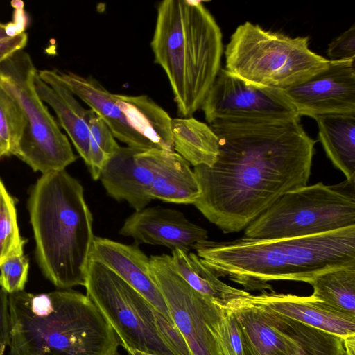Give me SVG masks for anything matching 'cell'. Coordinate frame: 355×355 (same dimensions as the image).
Masks as SVG:
<instances>
[{"label":"cell","instance_id":"obj_6","mask_svg":"<svg viewBox=\"0 0 355 355\" xmlns=\"http://www.w3.org/2000/svg\"><path fill=\"white\" fill-rule=\"evenodd\" d=\"M309 37H291L246 21L225 50V70L257 85L284 91L325 69L329 60L312 51Z\"/></svg>","mask_w":355,"mask_h":355},{"label":"cell","instance_id":"obj_1","mask_svg":"<svg viewBox=\"0 0 355 355\" xmlns=\"http://www.w3.org/2000/svg\"><path fill=\"white\" fill-rule=\"evenodd\" d=\"M211 166H194L195 207L224 233L245 228L285 193L307 185L317 141L300 121H216Z\"/></svg>","mask_w":355,"mask_h":355},{"label":"cell","instance_id":"obj_5","mask_svg":"<svg viewBox=\"0 0 355 355\" xmlns=\"http://www.w3.org/2000/svg\"><path fill=\"white\" fill-rule=\"evenodd\" d=\"M28 205L43 275L61 289L84 286L95 236L81 184L65 170L42 174Z\"/></svg>","mask_w":355,"mask_h":355},{"label":"cell","instance_id":"obj_8","mask_svg":"<svg viewBox=\"0 0 355 355\" xmlns=\"http://www.w3.org/2000/svg\"><path fill=\"white\" fill-rule=\"evenodd\" d=\"M37 71L29 55L21 50L0 64V84L17 101L25 116L15 155L34 171L45 174L64 170L77 157L36 92Z\"/></svg>","mask_w":355,"mask_h":355},{"label":"cell","instance_id":"obj_10","mask_svg":"<svg viewBox=\"0 0 355 355\" xmlns=\"http://www.w3.org/2000/svg\"><path fill=\"white\" fill-rule=\"evenodd\" d=\"M58 73L73 94L103 120L114 138L128 147L173 150L172 119L148 96L113 94L92 78Z\"/></svg>","mask_w":355,"mask_h":355},{"label":"cell","instance_id":"obj_32","mask_svg":"<svg viewBox=\"0 0 355 355\" xmlns=\"http://www.w3.org/2000/svg\"><path fill=\"white\" fill-rule=\"evenodd\" d=\"M28 41V35L23 33L10 37L6 31V24L0 22V64L15 53L23 50Z\"/></svg>","mask_w":355,"mask_h":355},{"label":"cell","instance_id":"obj_19","mask_svg":"<svg viewBox=\"0 0 355 355\" xmlns=\"http://www.w3.org/2000/svg\"><path fill=\"white\" fill-rule=\"evenodd\" d=\"M34 83L38 96L54 110L60 125L87 166L89 132L85 118L86 110L61 80L58 71H37Z\"/></svg>","mask_w":355,"mask_h":355},{"label":"cell","instance_id":"obj_16","mask_svg":"<svg viewBox=\"0 0 355 355\" xmlns=\"http://www.w3.org/2000/svg\"><path fill=\"white\" fill-rule=\"evenodd\" d=\"M89 259L110 269L173 322L164 298L153 279L150 258L137 245H126L110 239L94 236Z\"/></svg>","mask_w":355,"mask_h":355},{"label":"cell","instance_id":"obj_31","mask_svg":"<svg viewBox=\"0 0 355 355\" xmlns=\"http://www.w3.org/2000/svg\"><path fill=\"white\" fill-rule=\"evenodd\" d=\"M224 355H243L240 331L234 313L228 311L222 334Z\"/></svg>","mask_w":355,"mask_h":355},{"label":"cell","instance_id":"obj_20","mask_svg":"<svg viewBox=\"0 0 355 355\" xmlns=\"http://www.w3.org/2000/svg\"><path fill=\"white\" fill-rule=\"evenodd\" d=\"M144 153L153 174L152 200L193 205L200 192L191 164L174 150L152 148Z\"/></svg>","mask_w":355,"mask_h":355},{"label":"cell","instance_id":"obj_29","mask_svg":"<svg viewBox=\"0 0 355 355\" xmlns=\"http://www.w3.org/2000/svg\"><path fill=\"white\" fill-rule=\"evenodd\" d=\"M28 269V259L24 254L8 259L0 267V287L8 295L24 291Z\"/></svg>","mask_w":355,"mask_h":355},{"label":"cell","instance_id":"obj_21","mask_svg":"<svg viewBox=\"0 0 355 355\" xmlns=\"http://www.w3.org/2000/svg\"><path fill=\"white\" fill-rule=\"evenodd\" d=\"M171 259L176 272L195 291L228 311L244 302L251 293L221 281L193 252L172 251Z\"/></svg>","mask_w":355,"mask_h":355},{"label":"cell","instance_id":"obj_22","mask_svg":"<svg viewBox=\"0 0 355 355\" xmlns=\"http://www.w3.org/2000/svg\"><path fill=\"white\" fill-rule=\"evenodd\" d=\"M327 156L347 180L355 179V114H328L314 119Z\"/></svg>","mask_w":355,"mask_h":355},{"label":"cell","instance_id":"obj_28","mask_svg":"<svg viewBox=\"0 0 355 355\" xmlns=\"http://www.w3.org/2000/svg\"><path fill=\"white\" fill-rule=\"evenodd\" d=\"M25 126L21 106L0 84V144L5 155H15Z\"/></svg>","mask_w":355,"mask_h":355},{"label":"cell","instance_id":"obj_34","mask_svg":"<svg viewBox=\"0 0 355 355\" xmlns=\"http://www.w3.org/2000/svg\"><path fill=\"white\" fill-rule=\"evenodd\" d=\"M10 4L15 9L12 23L17 35H20L24 33L28 24V17L24 10V3L20 0H13Z\"/></svg>","mask_w":355,"mask_h":355},{"label":"cell","instance_id":"obj_26","mask_svg":"<svg viewBox=\"0 0 355 355\" xmlns=\"http://www.w3.org/2000/svg\"><path fill=\"white\" fill-rule=\"evenodd\" d=\"M289 319L295 343L292 355H346L339 336Z\"/></svg>","mask_w":355,"mask_h":355},{"label":"cell","instance_id":"obj_11","mask_svg":"<svg viewBox=\"0 0 355 355\" xmlns=\"http://www.w3.org/2000/svg\"><path fill=\"white\" fill-rule=\"evenodd\" d=\"M150 265L191 355H224L222 334L228 310L192 288L175 270L171 255L151 256Z\"/></svg>","mask_w":355,"mask_h":355},{"label":"cell","instance_id":"obj_15","mask_svg":"<svg viewBox=\"0 0 355 355\" xmlns=\"http://www.w3.org/2000/svg\"><path fill=\"white\" fill-rule=\"evenodd\" d=\"M249 297L230 310L240 331L242 354L292 355L295 343L290 319L250 302Z\"/></svg>","mask_w":355,"mask_h":355},{"label":"cell","instance_id":"obj_23","mask_svg":"<svg viewBox=\"0 0 355 355\" xmlns=\"http://www.w3.org/2000/svg\"><path fill=\"white\" fill-rule=\"evenodd\" d=\"M173 150L193 166H211L218 154V138L209 125L193 117L171 119Z\"/></svg>","mask_w":355,"mask_h":355},{"label":"cell","instance_id":"obj_14","mask_svg":"<svg viewBox=\"0 0 355 355\" xmlns=\"http://www.w3.org/2000/svg\"><path fill=\"white\" fill-rule=\"evenodd\" d=\"M123 236L134 239L136 244L162 245L189 252L207 240V231L189 221L183 213L159 206L135 211L119 230Z\"/></svg>","mask_w":355,"mask_h":355},{"label":"cell","instance_id":"obj_9","mask_svg":"<svg viewBox=\"0 0 355 355\" xmlns=\"http://www.w3.org/2000/svg\"><path fill=\"white\" fill-rule=\"evenodd\" d=\"M84 286L126 352L177 355L160 329L162 314L107 267L89 259Z\"/></svg>","mask_w":355,"mask_h":355},{"label":"cell","instance_id":"obj_35","mask_svg":"<svg viewBox=\"0 0 355 355\" xmlns=\"http://www.w3.org/2000/svg\"><path fill=\"white\" fill-rule=\"evenodd\" d=\"M343 345L346 355H355V335L348 336L344 339Z\"/></svg>","mask_w":355,"mask_h":355},{"label":"cell","instance_id":"obj_12","mask_svg":"<svg viewBox=\"0 0 355 355\" xmlns=\"http://www.w3.org/2000/svg\"><path fill=\"white\" fill-rule=\"evenodd\" d=\"M209 124L216 121H291L300 116L284 92L249 83L220 69L202 105Z\"/></svg>","mask_w":355,"mask_h":355},{"label":"cell","instance_id":"obj_24","mask_svg":"<svg viewBox=\"0 0 355 355\" xmlns=\"http://www.w3.org/2000/svg\"><path fill=\"white\" fill-rule=\"evenodd\" d=\"M310 284L313 288V297L339 311L355 315V265L321 273Z\"/></svg>","mask_w":355,"mask_h":355},{"label":"cell","instance_id":"obj_7","mask_svg":"<svg viewBox=\"0 0 355 355\" xmlns=\"http://www.w3.org/2000/svg\"><path fill=\"white\" fill-rule=\"evenodd\" d=\"M355 225V179L318 182L289 191L250 223L245 237L295 238Z\"/></svg>","mask_w":355,"mask_h":355},{"label":"cell","instance_id":"obj_13","mask_svg":"<svg viewBox=\"0 0 355 355\" xmlns=\"http://www.w3.org/2000/svg\"><path fill=\"white\" fill-rule=\"evenodd\" d=\"M283 92L300 116L355 114V60H329L325 69Z\"/></svg>","mask_w":355,"mask_h":355},{"label":"cell","instance_id":"obj_36","mask_svg":"<svg viewBox=\"0 0 355 355\" xmlns=\"http://www.w3.org/2000/svg\"><path fill=\"white\" fill-rule=\"evenodd\" d=\"M127 352H128V355H155V354L142 352L137 351V350H130V351H127Z\"/></svg>","mask_w":355,"mask_h":355},{"label":"cell","instance_id":"obj_17","mask_svg":"<svg viewBox=\"0 0 355 355\" xmlns=\"http://www.w3.org/2000/svg\"><path fill=\"white\" fill-rule=\"evenodd\" d=\"M249 300L275 313L344 339L355 335V315L339 311L313 297L262 291Z\"/></svg>","mask_w":355,"mask_h":355},{"label":"cell","instance_id":"obj_30","mask_svg":"<svg viewBox=\"0 0 355 355\" xmlns=\"http://www.w3.org/2000/svg\"><path fill=\"white\" fill-rule=\"evenodd\" d=\"M327 54L330 61L355 60L354 24L329 43Z\"/></svg>","mask_w":355,"mask_h":355},{"label":"cell","instance_id":"obj_25","mask_svg":"<svg viewBox=\"0 0 355 355\" xmlns=\"http://www.w3.org/2000/svg\"><path fill=\"white\" fill-rule=\"evenodd\" d=\"M85 118L89 132L87 166L92 179L97 180L102 168L120 146L108 126L94 110H86Z\"/></svg>","mask_w":355,"mask_h":355},{"label":"cell","instance_id":"obj_2","mask_svg":"<svg viewBox=\"0 0 355 355\" xmlns=\"http://www.w3.org/2000/svg\"><path fill=\"white\" fill-rule=\"evenodd\" d=\"M218 277L250 291H272L270 281L310 284L326 271L355 265V225L306 236L227 241L206 240L195 248Z\"/></svg>","mask_w":355,"mask_h":355},{"label":"cell","instance_id":"obj_3","mask_svg":"<svg viewBox=\"0 0 355 355\" xmlns=\"http://www.w3.org/2000/svg\"><path fill=\"white\" fill-rule=\"evenodd\" d=\"M8 355H120V340L96 305L63 289L8 295Z\"/></svg>","mask_w":355,"mask_h":355},{"label":"cell","instance_id":"obj_4","mask_svg":"<svg viewBox=\"0 0 355 355\" xmlns=\"http://www.w3.org/2000/svg\"><path fill=\"white\" fill-rule=\"evenodd\" d=\"M150 46L155 62L168 79L179 115L191 116L220 69L219 26L202 1L165 0L157 8Z\"/></svg>","mask_w":355,"mask_h":355},{"label":"cell","instance_id":"obj_37","mask_svg":"<svg viewBox=\"0 0 355 355\" xmlns=\"http://www.w3.org/2000/svg\"><path fill=\"white\" fill-rule=\"evenodd\" d=\"M3 156H5L4 155V152H3V148L0 144V158Z\"/></svg>","mask_w":355,"mask_h":355},{"label":"cell","instance_id":"obj_18","mask_svg":"<svg viewBox=\"0 0 355 355\" xmlns=\"http://www.w3.org/2000/svg\"><path fill=\"white\" fill-rule=\"evenodd\" d=\"M153 174L144 150L128 146L119 149L106 162L99 180L107 194L118 202L125 200L136 211L152 200Z\"/></svg>","mask_w":355,"mask_h":355},{"label":"cell","instance_id":"obj_33","mask_svg":"<svg viewBox=\"0 0 355 355\" xmlns=\"http://www.w3.org/2000/svg\"><path fill=\"white\" fill-rule=\"evenodd\" d=\"M9 319L8 294L0 287V355H4L8 346Z\"/></svg>","mask_w":355,"mask_h":355},{"label":"cell","instance_id":"obj_27","mask_svg":"<svg viewBox=\"0 0 355 355\" xmlns=\"http://www.w3.org/2000/svg\"><path fill=\"white\" fill-rule=\"evenodd\" d=\"M15 202L0 179V267L8 259L24 254Z\"/></svg>","mask_w":355,"mask_h":355}]
</instances>
